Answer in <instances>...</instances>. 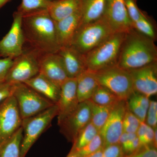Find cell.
I'll return each instance as SVG.
<instances>
[{"label":"cell","instance_id":"cell-4","mask_svg":"<svg viewBox=\"0 0 157 157\" xmlns=\"http://www.w3.org/2000/svg\"><path fill=\"white\" fill-rule=\"evenodd\" d=\"M114 33L103 16L78 29L71 45L85 55Z\"/></svg>","mask_w":157,"mask_h":157},{"label":"cell","instance_id":"cell-14","mask_svg":"<svg viewBox=\"0 0 157 157\" xmlns=\"http://www.w3.org/2000/svg\"><path fill=\"white\" fill-rule=\"evenodd\" d=\"M103 16L114 33L126 34L134 29L124 0H107Z\"/></svg>","mask_w":157,"mask_h":157},{"label":"cell","instance_id":"cell-40","mask_svg":"<svg viewBox=\"0 0 157 157\" xmlns=\"http://www.w3.org/2000/svg\"><path fill=\"white\" fill-rule=\"evenodd\" d=\"M138 104L147 112L149 106L150 100L148 97L142 94L134 92L132 95Z\"/></svg>","mask_w":157,"mask_h":157},{"label":"cell","instance_id":"cell-3","mask_svg":"<svg viewBox=\"0 0 157 157\" xmlns=\"http://www.w3.org/2000/svg\"><path fill=\"white\" fill-rule=\"evenodd\" d=\"M125 34L114 33L85 55L87 70L96 72L117 66Z\"/></svg>","mask_w":157,"mask_h":157},{"label":"cell","instance_id":"cell-24","mask_svg":"<svg viewBox=\"0 0 157 157\" xmlns=\"http://www.w3.org/2000/svg\"><path fill=\"white\" fill-rule=\"evenodd\" d=\"M86 101L90 108L91 122L99 132L107 121L116 104L109 106H102L95 104L90 100Z\"/></svg>","mask_w":157,"mask_h":157},{"label":"cell","instance_id":"cell-12","mask_svg":"<svg viewBox=\"0 0 157 157\" xmlns=\"http://www.w3.org/2000/svg\"><path fill=\"white\" fill-rule=\"evenodd\" d=\"M127 108V101H120L114 105L109 117L99 132L104 147L118 144L123 132L125 113Z\"/></svg>","mask_w":157,"mask_h":157},{"label":"cell","instance_id":"cell-32","mask_svg":"<svg viewBox=\"0 0 157 157\" xmlns=\"http://www.w3.org/2000/svg\"><path fill=\"white\" fill-rule=\"evenodd\" d=\"M128 108L140 122H145L147 111L136 102L132 96L127 101Z\"/></svg>","mask_w":157,"mask_h":157},{"label":"cell","instance_id":"cell-41","mask_svg":"<svg viewBox=\"0 0 157 157\" xmlns=\"http://www.w3.org/2000/svg\"><path fill=\"white\" fill-rule=\"evenodd\" d=\"M104 147H102L98 150L97 151L89 155L86 157H103V152H104Z\"/></svg>","mask_w":157,"mask_h":157},{"label":"cell","instance_id":"cell-31","mask_svg":"<svg viewBox=\"0 0 157 157\" xmlns=\"http://www.w3.org/2000/svg\"><path fill=\"white\" fill-rule=\"evenodd\" d=\"M124 2L130 19L133 23L136 22L140 19L144 12L138 8L137 0H124Z\"/></svg>","mask_w":157,"mask_h":157},{"label":"cell","instance_id":"cell-36","mask_svg":"<svg viewBox=\"0 0 157 157\" xmlns=\"http://www.w3.org/2000/svg\"><path fill=\"white\" fill-rule=\"evenodd\" d=\"M13 61V59L9 58L0 59V83L6 81V76Z\"/></svg>","mask_w":157,"mask_h":157},{"label":"cell","instance_id":"cell-28","mask_svg":"<svg viewBox=\"0 0 157 157\" xmlns=\"http://www.w3.org/2000/svg\"><path fill=\"white\" fill-rule=\"evenodd\" d=\"M55 1L56 0H21L17 11L23 15L34 11L45 10Z\"/></svg>","mask_w":157,"mask_h":157},{"label":"cell","instance_id":"cell-10","mask_svg":"<svg viewBox=\"0 0 157 157\" xmlns=\"http://www.w3.org/2000/svg\"><path fill=\"white\" fill-rule=\"evenodd\" d=\"M13 17L10 29L0 41V56L13 59L22 54L25 40L21 27L22 14L16 11Z\"/></svg>","mask_w":157,"mask_h":157},{"label":"cell","instance_id":"cell-26","mask_svg":"<svg viewBox=\"0 0 157 157\" xmlns=\"http://www.w3.org/2000/svg\"><path fill=\"white\" fill-rule=\"evenodd\" d=\"M133 29L153 41L156 39V31L154 25L148 15L144 12L140 19L133 23Z\"/></svg>","mask_w":157,"mask_h":157},{"label":"cell","instance_id":"cell-7","mask_svg":"<svg viewBox=\"0 0 157 157\" xmlns=\"http://www.w3.org/2000/svg\"><path fill=\"white\" fill-rule=\"evenodd\" d=\"M22 119L33 116L55 104L24 83L14 84L12 95Z\"/></svg>","mask_w":157,"mask_h":157},{"label":"cell","instance_id":"cell-6","mask_svg":"<svg viewBox=\"0 0 157 157\" xmlns=\"http://www.w3.org/2000/svg\"><path fill=\"white\" fill-rule=\"evenodd\" d=\"M94 73L99 85L110 90L121 100L128 101L134 92L132 76L128 70L116 66Z\"/></svg>","mask_w":157,"mask_h":157},{"label":"cell","instance_id":"cell-5","mask_svg":"<svg viewBox=\"0 0 157 157\" xmlns=\"http://www.w3.org/2000/svg\"><path fill=\"white\" fill-rule=\"evenodd\" d=\"M58 113L56 104L31 117L22 119L23 136L20 157H25L31 147L43 132L50 126Z\"/></svg>","mask_w":157,"mask_h":157},{"label":"cell","instance_id":"cell-22","mask_svg":"<svg viewBox=\"0 0 157 157\" xmlns=\"http://www.w3.org/2000/svg\"><path fill=\"white\" fill-rule=\"evenodd\" d=\"M81 0H56L48 7L49 14L55 21L69 17L80 10Z\"/></svg>","mask_w":157,"mask_h":157},{"label":"cell","instance_id":"cell-15","mask_svg":"<svg viewBox=\"0 0 157 157\" xmlns=\"http://www.w3.org/2000/svg\"><path fill=\"white\" fill-rule=\"evenodd\" d=\"M39 73L60 88L69 78L62 59L57 53L41 56L39 61Z\"/></svg>","mask_w":157,"mask_h":157},{"label":"cell","instance_id":"cell-13","mask_svg":"<svg viewBox=\"0 0 157 157\" xmlns=\"http://www.w3.org/2000/svg\"><path fill=\"white\" fill-rule=\"evenodd\" d=\"M132 76L134 92L150 98L157 93V62L128 70Z\"/></svg>","mask_w":157,"mask_h":157},{"label":"cell","instance_id":"cell-33","mask_svg":"<svg viewBox=\"0 0 157 157\" xmlns=\"http://www.w3.org/2000/svg\"><path fill=\"white\" fill-rule=\"evenodd\" d=\"M145 122L148 126L154 129L157 126V102L150 101L149 106L147 112Z\"/></svg>","mask_w":157,"mask_h":157},{"label":"cell","instance_id":"cell-30","mask_svg":"<svg viewBox=\"0 0 157 157\" xmlns=\"http://www.w3.org/2000/svg\"><path fill=\"white\" fill-rule=\"evenodd\" d=\"M102 147H104V141L99 133L89 143L77 151L82 157H86Z\"/></svg>","mask_w":157,"mask_h":157},{"label":"cell","instance_id":"cell-27","mask_svg":"<svg viewBox=\"0 0 157 157\" xmlns=\"http://www.w3.org/2000/svg\"><path fill=\"white\" fill-rule=\"evenodd\" d=\"M99 133L97 128L91 122H90L79 132L73 143L72 148L78 150L89 143Z\"/></svg>","mask_w":157,"mask_h":157},{"label":"cell","instance_id":"cell-39","mask_svg":"<svg viewBox=\"0 0 157 157\" xmlns=\"http://www.w3.org/2000/svg\"><path fill=\"white\" fill-rule=\"evenodd\" d=\"M154 137V129L148 126L143 138L140 141V147L142 146L153 145Z\"/></svg>","mask_w":157,"mask_h":157},{"label":"cell","instance_id":"cell-17","mask_svg":"<svg viewBox=\"0 0 157 157\" xmlns=\"http://www.w3.org/2000/svg\"><path fill=\"white\" fill-rule=\"evenodd\" d=\"M57 53L62 59L69 78H76L87 70L85 55L72 45L61 47Z\"/></svg>","mask_w":157,"mask_h":157},{"label":"cell","instance_id":"cell-43","mask_svg":"<svg viewBox=\"0 0 157 157\" xmlns=\"http://www.w3.org/2000/svg\"><path fill=\"white\" fill-rule=\"evenodd\" d=\"M157 128H154V137L153 142V145L155 147L157 148Z\"/></svg>","mask_w":157,"mask_h":157},{"label":"cell","instance_id":"cell-38","mask_svg":"<svg viewBox=\"0 0 157 157\" xmlns=\"http://www.w3.org/2000/svg\"><path fill=\"white\" fill-rule=\"evenodd\" d=\"M14 84L4 82L0 83V104L12 95Z\"/></svg>","mask_w":157,"mask_h":157},{"label":"cell","instance_id":"cell-35","mask_svg":"<svg viewBox=\"0 0 157 157\" xmlns=\"http://www.w3.org/2000/svg\"><path fill=\"white\" fill-rule=\"evenodd\" d=\"M122 148L119 144L108 145L104 147L103 157H123Z\"/></svg>","mask_w":157,"mask_h":157},{"label":"cell","instance_id":"cell-18","mask_svg":"<svg viewBox=\"0 0 157 157\" xmlns=\"http://www.w3.org/2000/svg\"><path fill=\"white\" fill-rule=\"evenodd\" d=\"M80 10L69 17L56 22L57 38L60 47L70 46L81 22Z\"/></svg>","mask_w":157,"mask_h":157},{"label":"cell","instance_id":"cell-2","mask_svg":"<svg viewBox=\"0 0 157 157\" xmlns=\"http://www.w3.org/2000/svg\"><path fill=\"white\" fill-rule=\"evenodd\" d=\"M157 59L154 41L134 29L125 34L117 67L127 70H134L157 62Z\"/></svg>","mask_w":157,"mask_h":157},{"label":"cell","instance_id":"cell-20","mask_svg":"<svg viewBox=\"0 0 157 157\" xmlns=\"http://www.w3.org/2000/svg\"><path fill=\"white\" fill-rule=\"evenodd\" d=\"M107 2V0H81V19L78 29L103 17Z\"/></svg>","mask_w":157,"mask_h":157},{"label":"cell","instance_id":"cell-37","mask_svg":"<svg viewBox=\"0 0 157 157\" xmlns=\"http://www.w3.org/2000/svg\"><path fill=\"white\" fill-rule=\"evenodd\" d=\"M137 137L136 133H128L123 132L120 138L118 144L121 146L124 154L126 151L128 147L130 145L131 142Z\"/></svg>","mask_w":157,"mask_h":157},{"label":"cell","instance_id":"cell-44","mask_svg":"<svg viewBox=\"0 0 157 157\" xmlns=\"http://www.w3.org/2000/svg\"><path fill=\"white\" fill-rule=\"evenodd\" d=\"M11 0H0V9Z\"/></svg>","mask_w":157,"mask_h":157},{"label":"cell","instance_id":"cell-11","mask_svg":"<svg viewBox=\"0 0 157 157\" xmlns=\"http://www.w3.org/2000/svg\"><path fill=\"white\" fill-rule=\"evenodd\" d=\"M22 121L14 96L0 104V144L21 127Z\"/></svg>","mask_w":157,"mask_h":157},{"label":"cell","instance_id":"cell-29","mask_svg":"<svg viewBox=\"0 0 157 157\" xmlns=\"http://www.w3.org/2000/svg\"><path fill=\"white\" fill-rule=\"evenodd\" d=\"M141 122L136 116L127 108L123 121V132L128 133H136Z\"/></svg>","mask_w":157,"mask_h":157},{"label":"cell","instance_id":"cell-42","mask_svg":"<svg viewBox=\"0 0 157 157\" xmlns=\"http://www.w3.org/2000/svg\"><path fill=\"white\" fill-rule=\"evenodd\" d=\"M66 157H83L80 155L77 151L71 148L70 153Z\"/></svg>","mask_w":157,"mask_h":157},{"label":"cell","instance_id":"cell-21","mask_svg":"<svg viewBox=\"0 0 157 157\" xmlns=\"http://www.w3.org/2000/svg\"><path fill=\"white\" fill-rule=\"evenodd\" d=\"M76 79V92L79 103L90 100L99 85L94 72L86 70Z\"/></svg>","mask_w":157,"mask_h":157},{"label":"cell","instance_id":"cell-34","mask_svg":"<svg viewBox=\"0 0 157 157\" xmlns=\"http://www.w3.org/2000/svg\"><path fill=\"white\" fill-rule=\"evenodd\" d=\"M123 157H157V148L153 145L142 146L135 152Z\"/></svg>","mask_w":157,"mask_h":157},{"label":"cell","instance_id":"cell-16","mask_svg":"<svg viewBox=\"0 0 157 157\" xmlns=\"http://www.w3.org/2000/svg\"><path fill=\"white\" fill-rule=\"evenodd\" d=\"M79 103L76 78H68L61 86L59 98L56 104L58 108V122L73 112Z\"/></svg>","mask_w":157,"mask_h":157},{"label":"cell","instance_id":"cell-19","mask_svg":"<svg viewBox=\"0 0 157 157\" xmlns=\"http://www.w3.org/2000/svg\"><path fill=\"white\" fill-rule=\"evenodd\" d=\"M23 83L45 98L56 104L59 98L60 88L41 74H39Z\"/></svg>","mask_w":157,"mask_h":157},{"label":"cell","instance_id":"cell-9","mask_svg":"<svg viewBox=\"0 0 157 157\" xmlns=\"http://www.w3.org/2000/svg\"><path fill=\"white\" fill-rule=\"evenodd\" d=\"M90 121V108L86 101L79 103L76 109L58 122V124L60 133L73 144L80 131Z\"/></svg>","mask_w":157,"mask_h":157},{"label":"cell","instance_id":"cell-1","mask_svg":"<svg viewBox=\"0 0 157 157\" xmlns=\"http://www.w3.org/2000/svg\"><path fill=\"white\" fill-rule=\"evenodd\" d=\"M21 27L25 42L42 54L57 53L60 47L57 38L56 22L48 10L22 15Z\"/></svg>","mask_w":157,"mask_h":157},{"label":"cell","instance_id":"cell-23","mask_svg":"<svg viewBox=\"0 0 157 157\" xmlns=\"http://www.w3.org/2000/svg\"><path fill=\"white\" fill-rule=\"evenodd\" d=\"M22 136L23 130L21 127L0 144V157H20Z\"/></svg>","mask_w":157,"mask_h":157},{"label":"cell","instance_id":"cell-25","mask_svg":"<svg viewBox=\"0 0 157 157\" xmlns=\"http://www.w3.org/2000/svg\"><path fill=\"white\" fill-rule=\"evenodd\" d=\"M90 100L102 106L113 105L121 101L110 90L101 85L98 86Z\"/></svg>","mask_w":157,"mask_h":157},{"label":"cell","instance_id":"cell-8","mask_svg":"<svg viewBox=\"0 0 157 157\" xmlns=\"http://www.w3.org/2000/svg\"><path fill=\"white\" fill-rule=\"evenodd\" d=\"M42 54L29 48L24 49L21 54L13 59L6 81L11 84L23 83L39 73V61Z\"/></svg>","mask_w":157,"mask_h":157}]
</instances>
